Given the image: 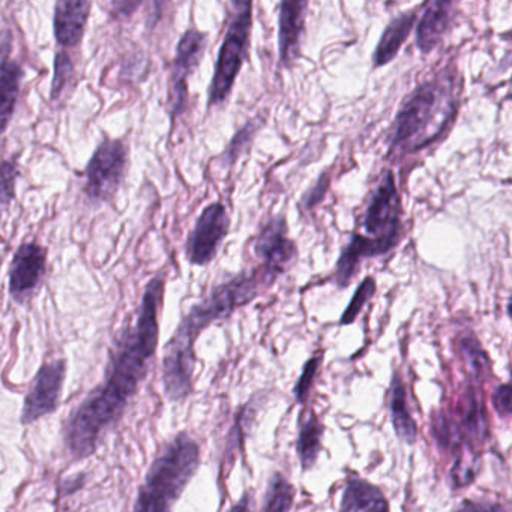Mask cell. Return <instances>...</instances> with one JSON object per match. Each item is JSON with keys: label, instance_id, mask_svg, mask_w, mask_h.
<instances>
[{"label": "cell", "instance_id": "4fadbf2b", "mask_svg": "<svg viewBox=\"0 0 512 512\" xmlns=\"http://www.w3.org/2000/svg\"><path fill=\"white\" fill-rule=\"evenodd\" d=\"M13 34L10 29L0 32V137L7 133L13 121L22 92L25 70L11 58Z\"/></svg>", "mask_w": 512, "mask_h": 512}, {"label": "cell", "instance_id": "5bb4252c", "mask_svg": "<svg viewBox=\"0 0 512 512\" xmlns=\"http://www.w3.org/2000/svg\"><path fill=\"white\" fill-rule=\"evenodd\" d=\"M307 2H283L278 16V46L284 67H292L301 55L302 37L307 17Z\"/></svg>", "mask_w": 512, "mask_h": 512}, {"label": "cell", "instance_id": "83f0119b", "mask_svg": "<svg viewBox=\"0 0 512 512\" xmlns=\"http://www.w3.org/2000/svg\"><path fill=\"white\" fill-rule=\"evenodd\" d=\"M320 358L314 356L310 361L305 364L304 371H302L301 377H299L298 383L293 388V395L299 403L304 404L307 400L308 392H310L311 386H313L314 377H316L317 371H319Z\"/></svg>", "mask_w": 512, "mask_h": 512}, {"label": "cell", "instance_id": "7402d4cb", "mask_svg": "<svg viewBox=\"0 0 512 512\" xmlns=\"http://www.w3.org/2000/svg\"><path fill=\"white\" fill-rule=\"evenodd\" d=\"M461 428L464 437L470 443H479L484 440L487 434V419L481 401L476 397L475 391L469 389L466 397L463 398V413H461Z\"/></svg>", "mask_w": 512, "mask_h": 512}, {"label": "cell", "instance_id": "ba28073f", "mask_svg": "<svg viewBox=\"0 0 512 512\" xmlns=\"http://www.w3.org/2000/svg\"><path fill=\"white\" fill-rule=\"evenodd\" d=\"M254 253L262 260L260 274L268 286L292 268L298 259V247L289 236V226L284 215L271 218L260 229L254 242Z\"/></svg>", "mask_w": 512, "mask_h": 512}, {"label": "cell", "instance_id": "30bf717a", "mask_svg": "<svg viewBox=\"0 0 512 512\" xmlns=\"http://www.w3.org/2000/svg\"><path fill=\"white\" fill-rule=\"evenodd\" d=\"M49 251L40 242H23L11 260L8 290L19 305H26L40 292L47 274Z\"/></svg>", "mask_w": 512, "mask_h": 512}, {"label": "cell", "instance_id": "9a60e30c", "mask_svg": "<svg viewBox=\"0 0 512 512\" xmlns=\"http://www.w3.org/2000/svg\"><path fill=\"white\" fill-rule=\"evenodd\" d=\"M92 4L79 0H61L55 5L53 16V31H55L56 43L62 49H74L82 43L91 17Z\"/></svg>", "mask_w": 512, "mask_h": 512}, {"label": "cell", "instance_id": "52a82bcc", "mask_svg": "<svg viewBox=\"0 0 512 512\" xmlns=\"http://www.w3.org/2000/svg\"><path fill=\"white\" fill-rule=\"evenodd\" d=\"M130 149L119 139L98 145L85 169V194L94 203L113 202L127 178Z\"/></svg>", "mask_w": 512, "mask_h": 512}, {"label": "cell", "instance_id": "4dcf8cb0", "mask_svg": "<svg viewBox=\"0 0 512 512\" xmlns=\"http://www.w3.org/2000/svg\"><path fill=\"white\" fill-rule=\"evenodd\" d=\"M452 512H509V509L500 503L466 499L458 503Z\"/></svg>", "mask_w": 512, "mask_h": 512}, {"label": "cell", "instance_id": "836d02e7", "mask_svg": "<svg viewBox=\"0 0 512 512\" xmlns=\"http://www.w3.org/2000/svg\"><path fill=\"white\" fill-rule=\"evenodd\" d=\"M229 512H254L253 496L251 494H244L242 499Z\"/></svg>", "mask_w": 512, "mask_h": 512}, {"label": "cell", "instance_id": "3957f363", "mask_svg": "<svg viewBox=\"0 0 512 512\" xmlns=\"http://www.w3.org/2000/svg\"><path fill=\"white\" fill-rule=\"evenodd\" d=\"M457 106L454 74L442 73L422 83L397 113L392 149L412 154L427 148L448 130Z\"/></svg>", "mask_w": 512, "mask_h": 512}, {"label": "cell", "instance_id": "e575fe53", "mask_svg": "<svg viewBox=\"0 0 512 512\" xmlns=\"http://www.w3.org/2000/svg\"><path fill=\"white\" fill-rule=\"evenodd\" d=\"M364 512H389L388 502H386L385 497H383V499H380L379 502L374 503L370 509H367V511Z\"/></svg>", "mask_w": 512, "mask_h": 512}, {"label": "cell", "instance_id": "d6986e66", "mask_svg": "<svg viewBox=\"0 0 512 512\" xmlns=\"http://www.w3.org/2000/svg\"><path fill=\"white\" fill-rule=\"evenodd\" d=\"M389 409H391V421L394 425L398 439L413 445L418 437V425L410 413L407 404L406 386L398 373L394 374L391 382V395H389Z\"/></svg>", "mask_w": 512, "mask_h": 512}, {"label": "cell", "instance_id": "4316f807", "mask_svg": "<svg viewBox=\"0 0 512 512\" xmlns=\"http://www.w3.org/2000/svg\"><path fill=\"white\" fill-rule=\"evenodd\" d=\"M461 349H463L464 355H466L467 361H469L470 368L476 376H481L488 367V356L487 353L482 349L481 344L476 338L464 337L461 338Z\"/></svg>", "mask_w": 512, "mask_h": 512}, {"label": "cell", "instance_id": "9c48e42d", "mask_svg": "<svg viewBox=\"0 0 512 512\" xmlns=\"http://www.w3.org/2000/svg\"><path fill=\"white\" fill-rule=\"evenodd\" d=\"M206 44L208 35L193 28L182 35L176 46L169 83V112L172 119L178 118L187 109L188 79L199 68L206 52Z\"/></svg>", "mask_w": 512, "mask_h": 512}, {"label": "cell", "instance_id": "8fae6325", "mask_svg": "<svg viewBox=\"0 0 512 512\" xmlns=\"http://www.w3.org/2000/svg\"><path fill=\"white\" fill-rule=\"evenodd\" d=\"M229 229L230 218L226 206L220 202L206 206L188 236L187 259L191 265L208 266L217 256Z\"/></svg>", "mask_w": 512, "mask_h": 512}, {"label": "cell", "instance_id": "f546056e", "mask_svg": "<svg viewBox=\"0 0 512 512\" xmlns=\"http://www.w3.org/2000/svg\"><path fill=\"white\" fill-rule=\"evenodd\" d=\"M328 188L329 172H325L320 176L319 181L314 184V187L307 191L304 199H302V205H304V208L313 209L314 206L319 205V203L322 202L323 197H325Z\"/></svg>", "mask_w": 512, "mask_h": 512}, {"label": "cell", "instance_id": "d6a6232c", "mask_svg": "<svg viewBox=\"0 0 512 512\" xmlns=\"http://www.w3.org/2000/svg\"><path fill=\"white\" fill-rule=\"evenodd\" d=\"M140 5H142L140 2H136V4H134V2H115V4H113V8H115L113 13L121 17H130Z\"/></svg>", "mask_w": 512, "mask_h": 512}, {"label": "cell", "instance_id": "8992f818", "mask_svg": "<svg viewBox=\"0 0 512 512\" xmlns=\"http://www.w3.org/2000/svg\"><path fill=\"white\" fill-rule=\"evenodd\" d=\"M365 238L379 244L386 253L394 250L403 235L401 202L392 170H385L362 218Z\"/></svg>", "mask_w": 512, "mask_h": 512}, {"label": "cell", "instance_id": "2e32d148", "mask_svg": "<svg viewBox=\"0 0 512 512\" xmlns=\"http://www.w3.org/2000/svg\"><path fill=\"white\" fill-rule=\"evenodd\" d=\"M454 4L436 0L428 4L416 28V44L422 53H430L439 46L446 32L451 28Z\"/></svg>", "mask_w": 512, "mask_h": 512}, {"label": "cell", "instance_id": "1f68e13d", "mask_svg": "<svg viewBox=\"0 0 512 512\" xmlns=\"http://www.w3.org/2000/svg\"><path fill=\"white\" fill-rule=\"evenodd\" d=\"M511 386L508 383L500 385L493 394V407L497 415L502 418H509L511 415Z\"/></svg>", "mask_w": 512, "mask_h": 512}, {"label": "cell", "instance_id": "484cf974", "mask_svg": "<svg viewBox=\"0 0 512 512\" xmlns=\"http://www.w3.org/2000/svg\"><path fill=\"white\" fill-rule=\"evenodd\" d=\"M374 293H376V280H374L373 277L365 278V280L359 284L358 290H356L355 295H353L349 307L346 308L343 316H341V325H352L356 317L361 313L362 308L365 307V304L373 298Z\"/></svg>", "mask_w": 512, "mask_h": 512}, {"label": "cell", "instance_id": "ffe728a7", "mask_svg": "<svg viewBox=\"0 0 512 512\" xmlns=\"http://www.w3.org/2000/svg\"><path fill=\"white\" fill-rule=\"evenodd\" d=\"M322 434L323 427L317 416L313 412L305 413L299 427L298 442H296L299 461L305 470L311 469L316 464L322 448Z\"/></svg>", "mask_w": 512, "mask_h": 512}, {"label": "cell", "instance_id": "44dd1931", "mask_svg": "<svg viewBox=\"0 0 512 512\" xmlns=\"http://www.w3.org/2000/svg\"><path fill=\"white\" fill-rule=\"evenodd\" d=\"M383 493L376 485L370 484L365 479L355 478L347 482L344 488L343 500H341L340 512H364L370 509L374 503L383 499Z\"/></svg>", "mask_w": 512, "mask_h": 512}, {"label": "cell", "instance_id": "e0dca14e", "mask_svg": "<svg viewBox=\"0 0 512 512\" xmlns=\"http://www.w3.org/2000/svg\"><path fill=\"white\" fill-rule=\"evenodd\" d=\"M386 251L371 239L365 238L362 233L356 232L349 244L343 248L340 259L335 268V281L338 286L347 287L352 283L355 275L361 269L362 262L373 257L382 256Z\"/></svg>", "mask_w": 512, "mask_h": 512}, {"label": "cell", "instance_id": "603a6c76", "mask_svg": "<svg viewBox=\"0 0 512 512\" xmlns=\"http://www.w3.org/2000/svg\"><path fill=\"white\" fill-rule=\"evenodd\" d=\"M296 490L281 473H275L266 491L263 512H289L295 502Z\"/></svg>", "mask_w": 512, "mask_h": 512}, {"label": "cell", "instance_id": "7a4b0ae2", "mask_svg": "<svg viewBox=\"0 0 512 512\" xmlns=\"http://www.w3.org/2000/svg\"><path fill=\"white\" fill-rule=\"evenodd\" d=\"M263 283L265 280L260 272H241L215 287L188 311L164 350V392L170 401H182L191 394L196 364L194 343L200 332L211 323L227 319L238 308L250 304L259 295Z\"/></svg>", "mask_w": 512, "mask_h": 512}, {"label": "cell", "instance_id": "6da1fadb", "mask_svg": "<svg viewBox=\"0 0 512 512\" xmlns=\"http://www.w3.org/2000/svg\"><path fill=\"white\" fill-rule=\"evenodd\" d=\"M166 278L157 275L143 290L133 323L119 331L110 352L103 382L71 413L64 437L68 451L77 460L97 451L104 433L121 419L148 374L160 340V311Z\"/></svg>", "mask_w": 512, "mask_h": 512}, {"label": "cell", "instance_id": "cb8c5ba5", "mask_svg": "<svg viewBox=\"0 0 512 512\" xmlns=\"http://www.w3.org/2000/svg\"><path fill=\"white\" fill-rule=\"evenodd\" d=\"M20 166L16 158L0 160V211H8L16 199L17 181H19Z\"/></svg>", "mask_w": 512, "mask_h": 512}, {"label": "cell", "instance_id": "f1b7e54d", "mask_svg": "<svg viewBox=\"0 0 512 512\" xmlns=\"http://www.w3.org/2000/svg\"><path fill=\"white\" fill-rule=\"evenodd\" d=\"M256 131L257 125L254 124V122H250V124L245 125L239 133H236V136L233 137L232 142H230L229 149H227V160L235 163V161L238 160L239 155L247 149V145H250Z\"/></svg>", "mask_w": 512, "mask_h": 512}, {"label": "cell", "instance_id": "277c9868", "mask_svg": "<svg viewBox=\"0 0 512 512\" xmlns=\"http://www.w3.org/2000/svg\"><path fill=\"white\" fill-rule=\"evenodd\" d=\"M200 448L188 434H178L152 463L134 512H172L199 469Z\"/></svg>", "mask_w": 512, "mask_h": 512}, {"label": "cell", "instance_id": "5b68a950", "mask_svg": "<svg viewBox=\"0 0 512 512\" xmlns=\"http://www.w3.org/2000/svg\"><path fill=\"white\" fill-rule=\"evenodd\" d=\"M229 25L218 53L214 77L209 88V107L221 106L229 100L242 65L250 53L253 31V4L235 2Z\"/></svg>", "mask_w": 512, "mask_h": 512}, {"label": "cell", "instance_id": "ac0fdd59", "mask_svg": "<svg viewBox=\"0 0 512 512\" xmlns=\"http://www.w3.org/2000/svg\"><path fill=\"white\" fill-rule=\"evenodd\" d=\"M416 13H418L416 10L406 11V13L398 14L389 22V25L383 31L382 37H380L379 43H377L376 50H374V67H385L397 58L401 46L406 43L410 32L413 31Z\"/></svg>", "mask_w": 512, "mask_h": 512}, {"label": "cell", "instance_id": "d4e9b609", "mask_svg": "<svg viewBox=\"0 0 512 512\" xmlns=\"http://www.w3.org/2000/svg\"><path fill=\"white\" fill-rule=\"evenodd\" d=\"M74 77V64L67 50H59L55 58V74H53L52 89L50 97L52 100H59L62 92L70 85Z\"/></svg>", "mask_w": 512, "mask_h": 512}, {"label": "cell", "instance_id": "7c38bea8", "mask_svg": "<svg viewBox=\"0 0 512 512\" xmlns=\"http://www.w3.org/2000/svg\"><path fill=\"white\" fill-rule=\"evenodd\" d=\"M65 374H67L65 359L46 362L40 368L25 398L22 424H34L38 419L55 412L61 398Z\"/></svg>", "mask_w": 512, "mask_h": 512}]
</instances>
